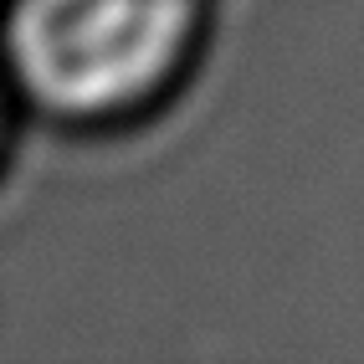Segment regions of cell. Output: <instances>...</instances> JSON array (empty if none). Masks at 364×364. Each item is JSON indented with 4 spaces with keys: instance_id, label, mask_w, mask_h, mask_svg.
I'll return each mask as SVG.
<instances>
[{
    "instance_id": "6da1fadb",
    "label": "cell",
    "mask_w": 364,
    "mask_h": 364,
    "mask_svg": "<svg viewBox=\"0 0 364 364\" xmlns=\"http://www.w3.org/2000/svg\"><path fill=\"white\" fill-rule=\"evenodd\" d=\"M190 16L196 0H21L11 46L41 103L103 113L175 67Z\"/></svg>"
}]
</instances>
